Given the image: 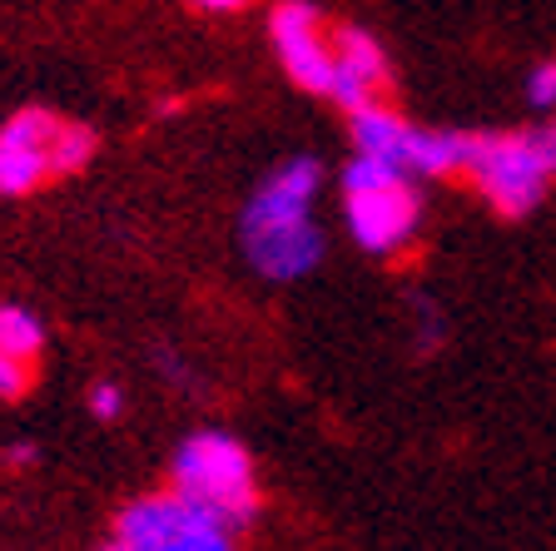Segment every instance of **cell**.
<instances>
[{
	"mask_svg": "<svg viewBox=\"0 0 556 551\" xmlns=\"http://www.w3.org/2000/svg\"><path fill=\"white\" fill-rule=\"evenodd\" d=\"M94 154V135L85 125H60L55 145H50V174H75Z\"/></svg>",
	"mask_w": 556,
	"mask_h": 551,
	"instance_id": "obj_12",
	"label": "cell"
},
{
	"mask_svg": "<svg viewBox=\"0 0 556 551\" xmlns=\"http://www.w3.org/2000/svg\"><path fill=\"white\" fill-rule=\"evenodd\" d=\"M60 120L46 110H21L0 129V195H30L50 179V145Z\"/></svg>",
	"mask_w": 556,
	"mask_h": 551,
	"instance_id": "obj_6",
	"label": "cell"
},
{
	"mask_svg": "<svg viewBox=\"0 0 556 551\" xmlns=\"http://www.w3.org/2000/svg\"><path fill=\"white\" fill-rule=\"evenodd\" d=\"M388 85V55L368 30H338L333 35V80L328 95L343 104L348 115H363L378 104V90Z\"/></svg>",
	"mask_w": 556,
	"mask_h": 551,
	"instance_id": "obj_7",
	"label": "cell"
},
{
	"mask_svg": "<svg viewBox=\"0 0 556 551\" xmlns=\"http://www.w3.org/2000/svg\"><path fill=\"white\" fill-rule=\"evenodd\" d=\"M194 506H185L174 492H154V497H139L119 512L115 522V547L119 551H160L164 541H174L179 531L189 527Z\"/></svg>",
	"mask_w": 556,
	"mask_h": 551,
	"instance_id": "obj_8",
	"label": "cell"
},
{
	"mask_svg": "<svg viewBox=\"0 0 556 551\" xmlns=\"http://www.w3.org/2000/svg\"><path fill=\"white\" fill-rule=\"evenodd\" d=\"M160 551H233V537H229L224 527H214L208 517H199V512H194V517H189V527L179 531L174 541H164Z\"/></svg>",
	"mask_w": 556,
	"mask_h": 551,
	"instance_id": "obj_13",
	"label": "cell"
},
{
	"mask_svg": "<svg viewBox=\"0 0 556 551\" xmlns=\"http://www.w3.org/2000/svg\"><path fill=\"white\" fill-rule=\"evenodd\" d=\"M5 462H11V467H25V462H35V448H25V442H21V448L5 452Z\"/></svg>",
	"mask_w": 556,
	"mask_h": 551,
	"instance_id": "obj_19",
	"label": "cell"
},
{
	"mask_svg": "<svg viewBox=\"0 0 556 551\" xmlns=\"http://www.w3.org/2000/svg\"><path fill=\"white\" fill-rule=\"evenodd\" d=\"M407 135H413V125L403 115H393V110H382V104L353 115V150H358V160H378V164L403 170Z\"/></svg>",
	"mask_w": 556,
	"mask_h": 551,
	"instance_id": "obj_10",
	"label": "cell"
},
{
	"mask_svg": "<svg viewBox=\"0 0 556 551\" xmlns=\"http://www.w3.org/2000/svg\"><path fill=\"white\" fill-rule=\"evenodd\" d=\"M25 388H30V367L0 358V398H21Z\"/></svg>",
	"mask_w": 556,
	"mask_h": 551,
	"instance_id": "obj_17",
	"label": "cell"
},
{
	"mask_svg": "<svg viewBox=\"0 0 556 551\" xmlns=\"http://www.w3.org/2000/svg\"><path fill=\"white\" fill-rule=\"evenodd\" d=\"M527 100L536 110H556V60H546V65H536L527 75Z\"/></svg>",
	"mask_w": 556,
	"mask_h": 551,
	"instance_id": "obj_14",
	"label": "cell"
},
{
	"mask_svg": "<svg viewBox=\"0 0 556 551\" xmlns=\"http://www.w3.org/2000/svg\"><path fill=\"white\" fill-rule=\"evenodd\" d=\"M239 11H243L239 0H199L194 5V15H239Z\"/></svg>",
	"mask_w": 556,
	"mask_h": 551,
	"instance_id": "obj_18",
	"label": "cell"
},
{
	"mask_svg": "<svg viewBox=\"0 0 556 551\" xmlns=\"http://www.w3.org/2000/svg\"><path fill=\"white\" fill-rule=\"evenodd\" d=\"M467 145H472V135H457V129H413L403 150V174H428V179L463 174Z\"/></svg>",
	"mask_w": 556,
	"mask_h": 551,
	"instance_id": "obj_9",
	"label": "cell"
},
{
	"mask_svg": "<svg viewBox=\"0 0 556 551\" xmlns=\"http://www.w3.org/2000/svg\"><path fill=\"white\" fill-rule=\"evenodd\" d=\"M343 214L358 249L388 259L413 243L417 224H422V195L403 170L353 154L343 170Z\"/></svg>",
	"mask_w": 556,
	"mask_h": 551,
	"instance_id": "obj_3",
	"label": "cell"
},
{
	"mask_svg": "<svg viewBox=\"0 0 556 551\" xmlns=\"http://www.w3.org/2000/svg\"><path fill=\"white\" fill-rule=\"evenodd\" d=\"M324 184L318 160L299 154L283 160L264 184L254 189V199L243 204L239 218V243L249 253V264L274 284H289L318 268L324 259V234L313 229V195Z\"/></svg>",
	"mask_w": 556,
	"mask_h": 551,
	"instance_id": "obj_1",
	"label": "cell"
},
{
	"mask_svg": "<svg viewBox=\"0 0 556 551\" xmlns=\"http://www.w3.org/2000/svg\"><path fill=\"white\" fill-rule=\"evenodd\" d=\"M527 139H532V150H536V160H542V170L556 179V120H546V125L527 129Z\"/></svg>",
	"mask_w": 556,
	"mask_h": 551,
	"instance_id": "obj_16",
	"label": "cell"
},
{
	"mask_svg": "<svg viewBox=\"0 0 556 551\" xmlns=\"http://www.w3.org/2000/svg\"><path fill=\"white\" fill-rule=\"evenodd\" d=\"M104 551H119V547H104Z\"/></svg>",
	"mask_w": 556,
	"mask_h": 551,
	"instance_id": "obj_20",
	"label": "cell"
},
{
	"mask_svg": "<svg viewBox=\"0 0 556 551\" xmlns=\"http://www.w3.org/2000/svg\"><path fill=\"white\" fill-rule=\"evenodd\" d=\"M463 174L486 195V204L507 218L532 214L542 204L546 184H552V174L542 170L532 139H527V129H517V135H472Z\"/></svg>",
	"mask_w": 556,
	"mask_h": 551,
	"instance_id": "obj_4",
	"label": "cell"
},
{
	"mask_svg": "<svg viewBox=\"0 0 556 551\" xmlns=\"http://www.w3.org/2000/svg\"><path fill=\"white\" fill-rule=\"evenodd\" d=\"M46 348V328L30 309H15V303H0V358L30 367Z\"/></svg>",
	"mask_w": 556,
	"mask_h": 551,
	"instance_id": "obj_11",
	"label": "cell"
},
{
	"mask_svg": "<svg viewBox=\"0 0 556 551\" xmlns=\"http://www.w3.org/2000/svg\"><path fill=\"white\" fill-rule=\"evenodd\" d=\"M174 497L233 537L258 506L254 462L243 442L229 433H194L174 452Z\"/></svg>",
	"mask_w": 556,
	"mask_h": 551,
	"instance_id": "obj_2",
	"label": "cell"
},
{
	"mask_svg": "<svg viewBox=\"0 0 556 551\" xmlns=\"http://www.w3.org/2000/svg\"><path fill=\"white\" fill-rule=\"evenodd\" d=\"M268 25H274V50L289 70V80L303 85L313 95H328V80H333V40L324 35V15L313 5H274L268 11Z\"/></svg>",
	"mask_w": 556,
	"mask_h": 551,
	"instance_id": "obj_5",
	"label": "cell"
},
{
	"mask_svg": "<svg viewBox=\"0 0 556 551\" xmlns=\"http://www.w3.org/2000/svg\"><path fill=\"white\" fill-rule=\"evenodd\" d=\"M90 413L100 417V423H115V417L125 413V388H115V383H94L90 388Z\"/></svg>",
	"mask_w": 556,
	"mask_h": 551,
	"instance_id": "obj_15",
	"label": "cell"
}]
</instances>
